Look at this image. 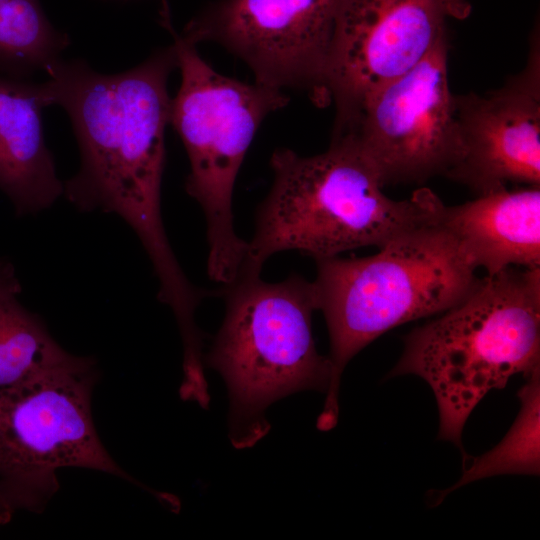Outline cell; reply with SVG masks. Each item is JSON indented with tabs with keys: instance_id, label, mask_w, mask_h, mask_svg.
Instances as JSON below:
<instances>
[{
	"instance_id": "1",
	"label": "cell",
	"mask_w": 540,
	"mask_h": 540,
	"mask_svg": "<svg viewBox=\"0 0 540 540\" xmlns=\"http://www.w3.org/2000/svg\"><path fill=\"white\" fill-rule=\"evenodd\" d=\"M174 68L173 45L117 74L59 58L45 69L41 89L46 107L58 105L68 114L80 150V168L63 183V195L82 212L114 213L132 228L158 278V299L186 320L207 290L185 275L161 215L167 86Z\"/></svg>"
},
{
	"instance_id": "2",
	"label": "cell",
	"mask_w": 540,
	"mask_h": 540,
	"mask_svg": "<svg viewBox=\"0 0 540 540\" xmlns=\"http://www.w3.org/2000/svg\"><path fill=\"white\" fill-rule=\"evenodd\" d=\"M270 164L273 184L258 209L238 276L260 275L270 256L287 250L319 260L379 248L438 222L445 206L428 188L400 201L385 195L373 165L342 135H333L329 148L314 156L278 149Z\"/></svg>"
},
{
	"instance_id": "3",
	"label": "cell",
	"mask_w": 540,
	"mask_h": 540,
	"mask_svg": "<svg viewBox=\"0 0 540 540\" xmlns=\"http://www.w3.org/2000/svg\"><path fill=\"white\" fill-rule=\"evenodd\" d=\"M403 340L387 377L425 380L438 406V439L463 452L465 423L485 395L540 368V267L479 278L462 300Z\"/></svg>"
},
{
	"instance_id": "4",
	"label": "cell",
	"mask_w": 540,
	"mask_h": 540,
	"mask_svg": "<svg viewBox=\"0 0 540 540\" xmlns=\"http://www.w3.org/2000/svg\"><path fill=\"white\" fill-rule=\"evenodd\" d=\"M315 261L313 284L327 323L332 365L317 428L328 431L337 424L340 380L348 362L388 330L451 308L479 278L440 220L393 238L371 256Z\"/></svg>"
},
{
	"instance_id": "5",
	"label": "cell",
	"mask_w": 540,
	"mask_h": 540,
	"mask_svg": "<svg viewBox=\"0 0 540 540\" xmlns=\"http://www.w3.org/2000/svg\"><path fill=\"white\" fill-rule=\"evenodd\" d=\"M220 294L224 320L203 360L226 383L232 445L250 448L270 429L267 408L295 392L326 393L332 365L313 339V281L298 274L275 283L242 275Z\"/></svg>"
},
{
	"instance_id": "6",
	"label": "cell",
	"mask_w": 540,
	"mask_h": 540,
	"mask_svg": "<svg viewBox=\"0 0 540 540\" xmlns=\"http://www.w3.org/2000/svg\"><path fill=\"white\" fill-rule=\"evenodd\" d=\"M162 24L173 38L181 82L170 102L169 124L180 136L190 165L185 190L201 206L209 245L207 273L227 285L242 267L247 241L235 232L232 199L247 150L263 120L286 106L285 90L245 83L215 71L172 27L166 7Z\"/></svg>"
},
{
	"instance_id": "7",
	"label": "cell",
	"mask_w": 540,
	"mask_h": 540,
	"mask_svg": "<svg viewBox=\"0 0 540 540\" xmlns=\"http://www.w3.org/2000/svg\"><path fill=\"white\" fill-rule=\"evenodd\" d=\"M94 361L79 357L0 390V496L41 511L59 484L58 469L86 468L135 482L102 444L92 416Z\"/></svg>"
},
{
	"instance_id": "8",
	"label": "cell",
	"mask_w": 540,
	"mask_h": 540,
	"mask_svg": "<svg viewBox=\"0 0 540 540\" xmlns=\"http://www.w3.org/2000/svg\"><path fill=\"white\" fill-rule=\"evenodd\" d=\"M333 135L356 144L383 186L446 176L463 154L447 34L418 64L371 92Z\"/></svg>"
},
{
	"instance_id": "9",
	"label": "cell",
	"mask_w": 540,
	"mask_h": 540,
	"mask_svg": "<svg viewBox=\"0 0 540 540\" xmlns=\"http://www.w3.org/2000/svg\"><path fill=\"white\" fill-rule=\"evenodd\" d=\"M341 0H218L180 36L220 44L243 60L255 81L328 101L326 78Z\"/></svg>"
},
{
	"instance_id": "10",
	"label": "cell",
	"mask_w": 540,
	"mask_h": 540,
	"mask_svg": "<svg viewBox=\"0 0 540 540\" xmlns=\"http://www.w3.org/2000/svg\"><path fill=\"white\" fill-rule=\"evenodd\" d=\"M470 10L468 0H341L326 78L334 127L371 92L418 64L447 34V20Z\"/></svg>"
},
{
	"instance_id": "11",
	"label": "cell",
	"mask_w": 540,
	"mask_h": 540,
	"mask_svg": "<svg viewBox=\"0 0 540 540\" xmlns=\"http://www.w3.org/2000/svg\"><path fill=\"white\" fill-rule=\"evenodd\" d=\"M463 145L446 177L478 195L508 183L540 186V37L534 29L523 69L499 88L454 95Z\"/></svg>"
},
{
	"instance_id": "12",
	"label": "cell",
	"mask_w": 540,
	"mask_h": 540,
	"mask_svg": "<svg viewBox=\"0 0 540 540\" xmlns=\"http://www.w3.org/2000/svg\"><path fill=\"white\" fill-rule=\"evenodd\" d=\"M440 222L487 275L513 266L540 267V186L505 187L445 205Z\"/></svg>"
},
{
	"instance_id": "13",
	"label": "cell",
	"mask_w": 540,
	"mask_h": 540,
	"mask_svg": "<svg viewBox=\"0 0 540 540\" xmlns=\"http://www.w3.org/2000/svg\"><path fill=\"white\" fill-rule=\"evenodd\" d=\"M41 84L0 76V191L18 216L37 214L63 195L42 123Z\"/></svg>"
},
{
	"instance_id": "14",
	"label": "cell",
	"mask_w": 540,
	"mask_h": 540,
	"mask_svg": "<svg viewBox=\"0 0 540 540\" xmlns=\"http://www.w3.org/2000/svg\"><path fill=\"white\" fill-rule=\"evenodd\" d=\"M20 283L0 286V390L76 362L42 320L24 308Z\"/></svg>"
},
{
	"instance_id": "15",
	"label": "cell",
	"mask_w": 540,
	"mask_h": 540,
	"mask_svg": "<svg viewBox=\"0 0 540 540\" xmlns=\"http://www.w3.org/2000/svg\"><path fill=\"white\" fill-rule=\"evenodd\" d=\"M69 44L39 0H0V71L5 76L26 79L45 71Z\"/></svg>"
},
{
	"instance_id": "16",
	"label": "cell",
	"mask_w": 540,
	"mask_h": 540,
	"mask_svg": "<svg viewBox=\"0 0 540 540\" xmlns=\"http://www.w3.org/2000/svg\"><path fill=\"white\" fill-rule=\"evenodd\" d=\"M525 378L526 383L517 394L520 410L509 431L494 448L475 457L458 481L439 493V501L450 492L484 478L505 474L539 475L540 368Z\"/></svg>"
},
{
	"instance_id": "17",
	"label": "cell",
	"mask_w": 540,
	"mask_h": 540,
	"mask_svg": "<svg viewBox=\"0 0 540 540\" xmlns=\"http://www.w3.org/2000/svg\"><path fill=\"white\" fill-rule=\"evenodd\" d=\"M13 512L11 509L5 504L3 499L0 496V525H3L7 523L11 517Z\"/></svg>"
}]
</instances>
